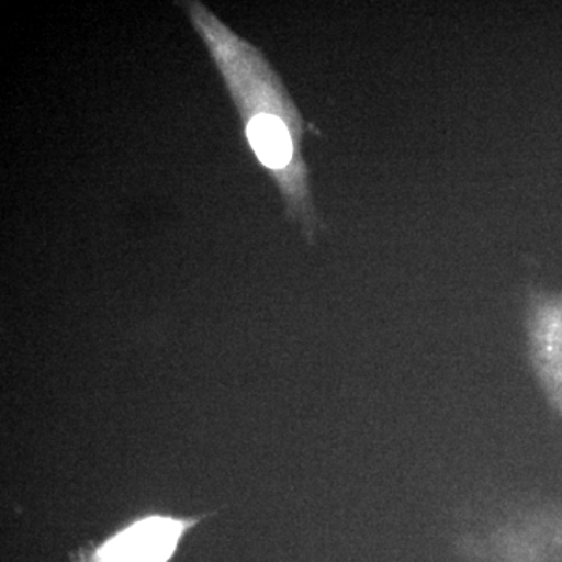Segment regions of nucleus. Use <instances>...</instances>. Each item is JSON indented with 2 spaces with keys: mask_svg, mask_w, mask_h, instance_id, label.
<instances>
[{
  "mask_svg": "<svg viewBox=\"0 0 562 562\" xmlns=\"http://www.w3.org/2000/svg\"><path fill=\"white\" fill-rule=\"evenodd\" d=\"M473 547L484 562H562V503L517 514Z\"/></svg>",
  "mask_w": 562,
  "mask_h": 562,
  "instance_id": "nucleus-3",
  "label": "nucleus"
},
{
  "mask_svg": "<svg viewBox=\"0 0 562 562\" xmlns=\"http://www.w3.org/2000/svg\"><path fill=\"white\" fill-rule=\"evenodd\" d=\"M183 7L231 92L255 157L279 187L288 217L313 244L322 224L303 158V120L297 105L257 47L236 35L203 3L183 2Z\"/></svg>",
  "mask_w": 562,
  "mask_h": 562,
  "instance_id": "nucleus-1",
  "label": "nucleus"
},
{
  "mask_svg": "<svg viewBox=\"0 0 562 562\" xmlns=\"http://www.w3.org/2000/svg\"><path fill=\"white\" fill-rule=\"evenodd\" d=\"M205 517L144 514L80 557V562H169L184 536Z\"/></svg>",
  "mask_w": 562,
  "mask_h": 562,
  "instance_id": "nucleus-2",
  "label": "nucleus"
},
{
  "mask_svg": "<svg viewBox=\"0 0 562 562\" xmlns=\"http://www.w3.org/2000/svg\"><path fill=\"white\" fill-rule=\"evenodd\" d=\"M525 325L532 372L547 402L562 417V292L532 290Z\"/></svg>",
  "mask_w": 562,
  "mask_h": 562,
  "instance_id": "nucleus-4",
  "label": "nucleus"
}]
</instances>
